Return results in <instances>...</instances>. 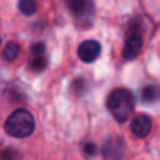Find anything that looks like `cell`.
Masks as SVG:
<instances>
[{
  "label": "cell",
  "instance_id": "9c48e42d",
  "mask_svg": "<svg viewBox=\"0 0 160 160\" xmlns=\"http://www.w3.org/2000/svg\"><path fill=\"white\" fill-rule=\"evenodd\" d=\"M19 10L24 15L31 16L38 10V1L36 0H19Z\"/></svg>",
  "mask_w": 160,
  "mask_h": 160
},
{
  "label": "cell",
  "instance_id": "ba28073f",
  "mask_svg": "<svg viewBox=\"0 0 160 160\" xmlns=\"http://www.w3.org/2000/svg\"><path fill=\"white\" fill-rule=\"evenodd\" d=\"M140 98H141V101H144L146 104H151V102L158 101L160 99V86L155 85V84L145 85L141 89Z\"/></svg>",
  "mask_w": 160,
  "mask_h": 160
},
{
  "label": "cell",
  "instance_id": "7c38bea8",
  "mask_svg": "<svg viewBox=\"0 0 160 160\" xmlns=\"http://www.w3.org/2000/svg\"><path fill=\"white\" fill-rule=\"evenodd\" d=\"M18 152L11 148H6L0 151V160H16Z\"/></svg>",
  "mask_w": 160,
  "mask_h": 160
},
{
  "label": "cell",
  "instance_id": "9a60e30c",
  "mask_svg": "<svg viewBox=\"0 0 160 160\" xmlns=\"http://www.w3.org/2000/svg\"><path fill=\"white\" fill-rule=\"evenodd\" d=\"M0 44H1V39H0Z\"/></svg>",
  "mask_w": 160,
  "mask_h": 160
},
{
  "label": "cell",
  "instance_id": "4fadbf2b",
  "mask_svg": "<svg viewBox=\"0 0 160 160\" xmlns=\"http://www.w3.org/2000/svg\"><path fill=\"white\" fill-rule=\"evenodd\" d=\"M82 151H84L85 155H88V156H92V155L96 152V146H95L94 142H90V141L84 142V145H82Z\"/></svg>",
  "mask_w": 160,
  "mask_h": 160
},
{
  "label": "cell",
  "instance_id": "5bb4252c",
  "mask_svg": "<svg viewBox=\"0 0 160 160\" xmlns=\"http://www.w3.org/2000/svg\"><path fill=\"white\" fill-rule=\"evenodd\" d=\"M31 55H44L45 52V45L42 42H36V44H32L31 48Z\"/></svg>",
  "mask_w": 160,
  "mask_h": 160
},
{
  "label": "cell",
  "instance_id": "7a4b0ae2",
  "mask_svg": "<svg viewBox=\"0 0 160 160\" xmlns=\"http://www.w3.org/2000/svg\"><path fill=\"white\" fill-rule=\"evenodd\" d=\"M5 131L14 138H26L35 129V121L32 115L25 109L15 110L4 124Z\"/></svg>",
  "mask_w": 160,
  "mask_h": 160
},
{
  "label": "cell",
  "instance_id": "5b68a950",
  "mask_svg": "<svg viewBox=\"0 0 160 160\" xmlns=\"http://www.w3.org/2000/svg\"><path fill=\"white\" fill-rule=\"evenodd\" d=\"M101 51V46L96 40H86L82 41L78 48V55L79 58L85 62H92L95 61Z\"/></svg>",
  "mask_w": 160,
  "mask_h": 160
},
{
  "label": "cell",
  "instance_id": "8992f818",
  "mask_svg": "<svg viewBox=\"0 0 160 160\" xmlns=\"http://www.w3.org/2000/svg\"><path fill=\"white\" fill-rule=\"evenodd\" d=\"M68 8L74 14V16L79 19H86L88 16L92 19V2L91 0H66Z\"/></svg>",
  "mask_w": 160,
  "mask_h": 160
},
{
  "label": "cell",
  "instance_id": "8fae6325",
  "mask_svg": "<svg viewBox=\"0 0 160 160\" xmlns=\"http://www.w3.org/2000/svg\"><path fill=\"white\" fill-rule=\"evenodd\" d=\"M29 68L32 71H35V72L42 71L46 68V59H45V56L44 55H31L30 61H29Z\"/></svg>",
  "mask_w": 160,
  "mask_h": 160
},
{
  "label": "cell",
  "instance_id": "3957f363",
  "mask_svg": "<svg viewBox=\"0 0 160 160\" xmlns=\"http://www.w3.org/2000/svg\"><path fill=\"white\" fill-rule=\"evenodd\" d=\"M125 150H126L125 140L119 135H114V136H109L104 141L101 154L106 160H120L125 155Z\"/></svg>",
  "mask_w": 160,
  "mask_h": 160
},
{
  "label": "cell",
  "instance_id": "30bf717a",
  "mask_svg": "<svg viewBox=\"0 0 160 160\" xmlns=\"http://www.w3.org/2000/svg\"><path fill=\"white\" fill-rule=\"evenodd\" d=\"M19 51H20L19 44H16L14 41H10V42H8L5 45V49L2 50V58L6 61H11L19 55Z\"/></svg>",
  "mask_w": 160,
  "mask_h": 160
},
{
  "label": "cell",
  "instance_id": "6da1fadb",
  "mask_svg": "<svg viewBox=\"0 0 160 160\" xmlns=\"http://www.w3.org/2000/svg\"><path fill=\"white\" fill-rule=\"evenodd\" d=\"M106 105L111 115L119 121L124 122L129 119L134 110V98L128 89H115L108 98Z\"/></svg>",
  "mask_w": 160,
  "mask_h": 160
},
{
  "label": "cell",
  "instance_id": "52a82bcc",
  "mask_svg": "<svg viewBox=\"0 0 160 160\" xmlns=\"http://www.w3.org/2000/svg\"><path fill=\"white\" fill-rule=\"evenodd\" d=\"M130 129H131V132L136 138L144 139L149 135V132L151 130V120L149 116H146L144 114H139L131 120Z\"/></svg>",
  "mask_w": 160,
  "mask_h": 160
},
{
  "label": "cell",
  "instance_id": "277c9868",
  "mask_svg": "<svg viewBox=\"0 0 160 160\" xmlns=\"http://www.w3.org/2000/svg\"><path fill=\"white\" fill-rule=\"evenodd\" d=\"M132 29H134L132 31H129L128 38L125 40L124 49H122V56L126 60L135 59L142 48V39L140 36V32L136 31L135 28H132Z\"/></svg>",
  "mask_w": 160,
  "mask_h": 160
}]
</instances>
